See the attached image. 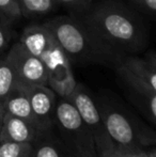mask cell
Here are the masks:
<instances>
[{
	"instance_id": "15",
	"label": "cell",
	"mask_w": 156,
	"mask_h": 157,
	"mask_svg": "<svg viewBox=\"0 0 156 157\" xmlns=\"http://www.w3.org/2000/svg\"><path fill=\"white\" fill-rule=\"evenodd\" d=\"M33 152L32 157H67L65 153L61 151L60 147H58L52 142H43L38 143V145L32 144Z\"/></svg>"
},
{
	"instance_id": "8",
	"label": "cell",
	"mask_w": 156,
	"mask_h": 157,
	"mask_svg": "<svg viewBox=\"0 0 156 157\" xmlns=\"http://www.w3.org/2000/svg\"><path fill=\"white\" fill-rule=\"evenodd\" d=\"M100 109V108H98ZM106 129L115 145L121 149H131L137 147H146V137L138 134L136 126L131 123L128 117L115 108L100 109Z\"/></svg>"
},
{
	"instance_id": "4",
	"label": "cell",
	"mask_w": 156,
	"mask_h": 157,
	"mask_svg": "<svg viewBox=\"0 0 156 157\" xmlns=\"http://www.w3.org/2000/svg\"><path fill=\"white\" fill-rule=\"evenodd\" d=\"M55 124L58 125L69 152L76 157H97L93 136L69 98L61 97L57 101Z\"/></svg>"
},
{
	"instance_id": "7",
	"label": "cell",
	"mask_w": 156,
	"mask_h": 157,
	"mask_svg": "<svg viewBox=\"0 0 156 157\" xmlns=\"http://www.w3.org/2000/svg\"><path fill=\"white\" fill-rule=\"evenodd\" d=\"M4 57L14 70L18 85L23 87L47 86L48 73L45 64L28 52L19 42L13 44Z\"/></svg>"
},
{
	"instance_id": "20",
	"label": "cell",
	"mask_w": 156,
	"mask_h": 157,
	"mask_svg": "<svg viewBox=\"0 0 156 157\" xmlns=\"http://www.w3.org/2000/svg\"><path fill=\"white\" fill-rule=\"evenodd\" d=\"M97 157H126V156H125V154L123 153L122 151H120L115 145V147H111V149L103 151L102 153L98 154Z\"/></svg>"
},
{
	"instance_id": "3",
	"label": "cell",
	"mask_w": 156,
	"mask_h": 157,
	"mask_svg": "<svg viewBox=\"0 0 156 157\" xmlns=\"http://www.w3.org/2000/svg\"><path fill=\"white\" fill-rule=\"evenodd\" d=\"M19 43L47 68V86L60 97H67L75 89L76 82L72 63L64 50L44 24H32L23 30Z\"/></svg>"
},
{
	"instance_id": "16",
	"label": "cell",
	"mask_w": 156,
	"mask_h": 157,
	"mask_svg": "<svg viewBox=\"0 0 156 157\" xmlns=\"http://www.w3.org/2000/svg\"><path fill=\"white\" fill-rule=\"evenodd\" d=\"M0 15L11 21H16L23 17L21 6L17 0H0Z\"/></svg>"
},
{
	"instance_id": "17",
	"label": "cell",
	"mask_w": 156,
	"mask_h": 157,
	"mask_svg": "<svg viewBox=\"0 0 156 157\" xmlns=\"http://www.w3.org/2000/svg\"><path fill=\"white\" fill-rule=\"evenodd\" d=\"M13 21L0 15V55H2L10 46L12 40Z\"/></svg>"
},
{
	"instance_id": "12",
	"label": "cell",
	"mask_w": 156,
	"mask_h": 157,
	"mask_svg": "<svg viewBox=\"0 0 156 157\" xmlns=\"http://www.w3.org/2000/svg\"><path fill=\"white\" fill-rule=\"evenodd\" d=\"M21 6L23 17L42 16L54 11L57 6L56 0H17Z\"/></svg>"
},
{
	"instance_id": "11",
	"label": "cell",
	"mask_w": 156,
	"mask_h": 157,
	"mask_svg": "<svg viewBox=\"0 0 156 157\" xmlns=\"http://www.w3.org/2000/svg\"><path fill=\"white\" fill-rule=\"evenodd\" d=\"M2 106L4 108V111L6 113L19 118L26 122L33 125L41 134H45L41 130L39 123L36 121V117L32 111L31 105L26 94V91L23 86L17 85L12 91L10 92L6 97L2 101Z\"/></svg>"
},
{
	"instance_id": "2",
	"label": "cell",
	"mask_w": 156,
	"mask_h": 157,
	"mask_svg": "<svg viewBox=\"0 0 156 157\" xmlns=\"http://www.w3.org/2000/svg\"><path fill=\"white\" fill-rule=\"evenodd\" d=\"M71 63L117 65L119 57L106 45L80 15H63L45 21Z\"/></svg>"
},
{
	"instance_id": "5",
	"label": "cell",
	"mask_w": 156,
	"mask_h": 157,
	"mask_svg": "<svg viewBox=\"0 0 156 157\" xmlns=\"http://www.w3.org/2000/svg\"><path fill=\"white\" fill-rule=\"evenodd\" d=\"M119 76L133 92V97L156 95V59L154 52L144 58L125 56L116 65Z\"/></svg>"
},
{
	"instance_id": "6",
	"label": "cell",
	"mask_w": 156,
	"mask_h": 157,
	"mask_svg": "<svg viewBox=\"0 0 156 157\" xmlns=\"http://www.w3.org/2000/svg\"><path fill=\"white\" fill-rule=\"evenodd\" d=\"M67 98L73 103L82 121L91 132L95 142L97 155L105 150L115 147V142L107 132L100 109L87 89L82 85L77 83L74 91Z\"/></svg>"
},
{
	"instance_id": "14",
	"label": "cell",
	"mask_w": 156,
	"mask_h": 157,
	"mask_svg": "<svg viewBox=\"0 0 156 157\" xmlns=\"http://www.w3.org/2000/svg\"><path fill=\"white\" fill-rule=\"evenodd\" d=\"M32 143L0 142V157H32Z\"/></svg>"
},
{
	"instance_id": "10",
	"label": "cell",
	"mask_w": 156,
	"mask_h": 157,
	"mask_svg": "<svg viewBox=\"0 0 156 157\" xmlns=\"http://www.w3.org/2000/svg\"><path fill=\"white\" fill-rule=\"evenodd\" d=\"M41 135L43 134L30 123L6 112L0 134V142L33 143Z\"/></svg>"
},
{
	"instance_id": "19",
	"label": "cell",
	"mask_w": 156,
	"mask_h": 157,
	"mask_svg": "<svg viewBox=\"0 0 156 157\" xmlns=\"http://www.w3.org/2000/svg\"><path fill=\"white\" fill-rule=\"evenodd\" d=\"M133 6L140 13L154 16L156 13V0H129Z\"/></svg>"
},
{
	"instance_id": "21",
	"label": "cell",
	"mask_w": 156,
	"mask_h": 157,
	"mask_svg": "<svg viewBox=\"0 0 156 157\" xmlns=\"http://www.w3.org/2000/svg\"><path fill=\"white\" fill-rule=\"evenodd\" d=\"M4 114H6V111H4V108H3V106H2V104L0 103V134H1L2 126H3V119H4Z\"/></svg>"
},
{
	"instance_id": "9",
	"label": "cell",
	"mask_w": 156,
	"mask_h": 157,
	"mask_svg": "<svg viewBox=\"0 0 156 157\" xmlns=\"http://www.w3.org/2000/svg\"><path fill=\"white\" fill-rule=\"evenodd\" d=\"M32 111L39 126L43 132L55 125V109L57 104V94L48 86H29L24 87Z\"/></svg>"
},
{
	"instance_id": "1",
	"label": "cell",
	"mask_w": 156,
	"mask_h": 157,
	"mask_svg": "<svg viewBox=\"0 0 156 157\" xmlns=\"http://www.w3.org/2000/svg\"><path fill=\"white\" fill-rule=\"evenodd\" d=\"M95 34L123 58L143 49L146 30L135 12L116 0H101L92 3L80 15Z\"/></svg>"
},
{
	"instance_id": "18",
	"label": "cell",
	"mask_w": 156,
	"mask_h": 157,
	"mask_svg": "<svg viewBox=\"0 0 156 157\" xmlns=\"http://www.w3.org/2000/svg\"><path fill=\"white\" fill-rule=\"evenodd\" d=\"M57 3H61L74 13V15H82L89 10L93 3V0H56Z\"/></svg>"
},
{
	"instance_id": "13",
	"label": "cell",
	"mask_w": 156,
	"mask_h": 157,
	"mask_svg": "<svg viewBox=\"0 0 156 157\" xmlns=\"http://www.w3.org/2000/svg\"><path fill=\"white\" fill-rule=\"evenodd\" d=\"M18 85L14 70L6 57H0V103Z\"/></svg>"
}]
</instances>
